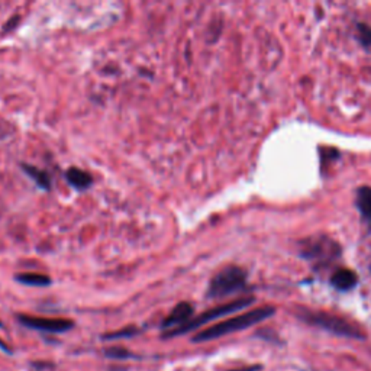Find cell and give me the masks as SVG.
Wrapping results in <instances>:
<instances>
[{
	"label": "cell",
	"mask_w": 371,
	"mask_h": 371,
	"mask_svg": "<svg viewBox=\"0 0 371 371\" xmlns=\"http://www.w3.org/2000/svg\"><path fill=\"white\" fill-rule=\"evenodd\" d=\"M331 286L338 291H350L358 285V277L351 268H337L329 278Z\"/></svg>",
	"instance_id": "obj_8"
},
{
	"label": "cell",
	"mask_w": 371,
	"mask_h": 371,
	"mask_svg": "<svg viewBox=\"0 0 371 371\" xmlns=\"http://www.w3.org/2000/svg\"><path fill=\"white\" fill-rule=\"evenodd\" d=\"M261 366H250L244 368H238V370H229V371H260Z\"/></svg>",
	"instance_id": "obj_17"
},
{
	"label": "cell",
	"mask_w": 371,
	"mask_h": 371,
	"mask_svg": "<svg viewBox=\"0 0 371 371\" xmlns=\"http://www.w3.org/2000/svg\"><path fill=\"white\" fill-rule=\"evenodd\" d=\"M248 273L238 265L225 267L217 273L209 283L208 298L209 299H224L231 296L247 287Z\"/></svg>",
	"instance_id": "obj_5"
},
{
	"label": "cell",
	"mask_w": 371,
	"mask_h": 371,
	"mask_svg": "<svg viewBox=\"0 0 371 371\" xmlns=\"http://www.w3.org/2000/svg\"><path fill=\"white\" fill-rule=\"evenodd\" d=\"M0 350H2L3 352H6V354H9V355H12V350L8 347V344H5L2 339H0Z\"/></svg>",
	"instance_id": "obj_18"
},
{
	"label": "cell",
	"mask_w": 371,
	"mask_h": 371,
	"mask_svg": "<svg viewBox=\"0 0 371 371\" xmlns=\"http://www.w3.org/2000/svg\"><path fill=\"white\" fill-rule=\"evenodd\" d=\"M105 355L109 358H115V360H128V358H134L135 355L122 347H110L105 350Z\"/></svg>",
	"instance_id": "obj_15"
},
{
	"label": "cell",
	"mask_w": 371,
	"mask_h": 371,
	"mask_svg": "<svg viewBox=\"0 0 371 371\" xmlns=\"http://www.w3.org/2000/svg\"><path fill=\"white\" fill-rule=\"evenodd\" d=\"M138 329L135 326H126L123 329H119V331H115V332H109V334H105L104 335V339H108V341H112V339H121V338H130V337H134L138 334Z\"/></svg>",
	"instance_id": "obj_14"
},
{
	"label": "cell",
	"mask_w": 371,
	"mask_h": 371,
	"mask_svg": "<svg viewBox=\"0 0 371 371\" xmlns=\"http://www.w3.org/2000/svg\"><path fill=\"white\" fill-rule=\"evenodd\" d=\"M22 169L41 189H44V190L51 189V178L44 170H40V169L34 167V165H28V164H23Z\"/></svg>",
	"instance_id": "obj_12"
},
{
	"label": "cell",
	"mask_w": 371,
	"mask_h": 371,
	"mask_svg": "<svg viewBox=\"0 0 371 371\" xmlns=\"http://www.w3.org/2000/svg\"><path fill=\"white\" fill-rule=\"evenodd\" d=\"M357 40L364 48L371 47V27L366 22H358L357 23Z\"/></svg>",
	"instance_id": "obj_13"
},
{
	"label": "cell",
	"mask_w": 371,
	"mask_h": 371,
	"mask_svg": "<svg viewBox=\"0 0 371 371\" xmlns=\"http://www.w3.org/2000/svg\"><path fill=\"white\" fill-rule=\"evenodd\" d=\"M299 255L315 267H326L341 259L342 248L339 242L325 234H316L303 238L299 242Z\"/></svg>",
	"instance_id": "obj_3"
},
{
	"label": "cell",
	"mask_w": 371,
	"mask_h": 371,
	"mask_svg": "<svg viewBox=\"0 0 371 371\" xmlns=\"http://www.w3.org/2000/svg\"><path fill=\"white\" fill-rule=\"evenodd\" d=\"M66 178L67 182L77 190H86L93 183V178L91 174L75 167H71L66 171Z\"/></svg>",
	"instance_id": "obj_10"
},
{
	"label": "cell",
	"mask_w": 371,
	"mask_h": 371,
	"mask_svg": "<svg viewBox=\"0 0 371 371\" xmlns=\"http://www.w3.org/2000/svg\"><path fill=\"white\" fill-rule=\"evenodd\" d=\"M254 303V298H241V299H237V300H232V302H228V303H224V304H219L216 306V308H212L206 312H203L202 315L196 316V318H191L190 321L187 324H184L183 326H178L176 329H171V331H165L164 332V338H174V337H180V335H184L187 334V332H191L195 331L203 325H206L212 321H215V319H219L222 316H226V315H231V313H235V312H239L242 309L248 308V306H251Z\"/></svg>",
	"instance_id": "obj_4"
},
{
	"label": "cell",
	"mask_w": 371,
	"mask_h": 371,
	"mask_svg": "<svg viewBox=\"0 0 371 371\" xmlns=\"http://www.w3.org/2000/svg\"><path fill=\"white\" fill-rule=\"evenodd\" d=\"M319 156H321V164L322 165H329L332 161H335L339 158L341 152L335 148H325V149H321V152H319Z\"/></svg>",
	"instance_id": "obj_16"
},
{
	"label": "cell",
	"mask_w": 371,
	"mask_h": 371,
	"mask_svg": "<svg viewBox=\"0 0 371 371\" xmlns=\"http://www.w3.org/2000/svg\"><path fill=\"white\" fill-rule=\"evenodd\" d=\"M355 206L363 219L371 222V186H361L357 190Z\"/></svg>",
	"instance_id": "obj_9"
},
{
	"label": "cell",
	"mask_w": 371,
	"mask_h": 371,
	"mask_svg": "<svg viewBox=\"0 0 371 371\" xmlns=\"http://www.w3.org/2000/svg\"><path fill=\"white\" fill-rule=\"evenodd\" d=\"M16 280L22 285L32 286V287H45L51 285V278L40 273H22L16 276Z\"/></svg>",
	"instance_id": "obj_11"
},
{
	"label": "cell",
	"mask_w": 371,
	"mask_h": 371,
	"mask_svg": "<svg viewBox=\"0 0 371 371\" xmlns=\"http://www.w3.org/2000/svg\"><path fill=\"white\" fill-rule=\"evenodd\" d=\"M276 308L274 306H261V308L252 309L250 312L241 313L238 316H234L231 319H226L224 322L216 324L213 326H209L206 329L200 331L199 334H196L191 341L193 342H208L216 338H221L229 334H234V332H239L248 329L254 325L261 324L265 319L274 316Z\"/></svg>",
	"instance_id": "obj_1"
},
{
	"label": "cell",
	"mask_w": 371,
	"mask_h": 371,
	"mask_svg": "<svg viewBox=\"0 0 371 371\" xmlns=\"http://www.w3.org/2000/svg\"><path fill=\"white\" fill-rule=\"evenodd\" d=\"M370 272H371V265H370Z\"/></svg>",
	"instance_id": "obj_19"
},
{
	"label": "cell",
	"mask_w": 371,
	"mask_h": 371,
	"mask_svg": "<svg viewBox=\"0 0 371 371\" xmlns=\"http://www.w3.org/2000/svg\"><path fill=\"white\" fill-rule=\"evenodd\" d=\"M18 321L27 328L43 332H51V334H61V332H67L74 326L73 321L62 318H40V316L19 315Z\"/></svg>",
	"instance_id": "obj_6"
},
{
	"label": "cell",
	"mask_w": 371,
	"mask_h": 371,
	"mask_svg": "<svg viewBox=\"0 0 371 371\" xmlns=\"http://www.w3.org/2000/svg\"><path fill=\"white\" fill-rule=\"evenodd\" d=\"M296 316L304 324L321 328L337 337L351 338V339L366 338L364 332L360 326H357L354 322L338 315H332L329 312H322V311H311L306 308H299V311L296 312Z\"/></svg>",
	"instance_id": "obj_2"
},
{
	"label": "cell",
	"mask_w": 371,
	"mask_h": 371,
	"mask_svg": "<svg viewBox=\"0 0 371 371\" xmlns=\"http://www.w3.org/2000/svg\"><path fill=\"white\" fill-rule=\"evenodd\" d=\"M195 308L193 304H190L189 302H182L178 303L176 308L171 311V313L163 321V328L164 329H170V328H178L187 324L191 318H193Z\"/></svg>",
	"instance_id": "obj_7"
}]
</instances>
